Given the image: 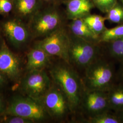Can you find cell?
Segmentation results:
<instances>
[{"label": "cell", "instance_id": "obj_17", "mask_svg": "<svg viewBox=\"0 0 123 123\" xmlns=\"http://www.w3.org/2000/svg\"><path fill=\"white\" fill-rule=\"evenodd\" d=\"M83 19L90 29L99 37L107 29L105 24L106 18L97 15H88Z\"/></svg>", "mask_w": 123, "mask_h": 123}, {"label": "cell", "instance_id": "obj_22", "mask_svg": "<svg viewBox=\"0 0 123 123\" xmlns=\"http://www.w3.org/2000/svg\"><path fill=\"white\" fill-rule=\"evenodd\" d=\"M93 3L103 12H108L116 5V0H92Z\"/></svg>", "mask_w": 123, "mask_h": 123}, {"label": "cell", "instance_id": "obj_24", "mask_svg": "<svg viewBox=\"0 0 123 123\" xmlns=\"http://www.w3.org/2000/svg\"><path fill=\"white\" fill-rule=\"evenodd\" d=\"M1 120V122L5 123H33L30 119L16 115H7Z\"/></svg>", "mask_w": 123, "mask_h": 123}, {"label": "cell", "instance_id": "obj_5", "mask_svg": "<svg viewBox=\"0 0 123 123\" xmlns=\"http://www.w3.org/2000/svg\"><path fill=\"white\" fill-rule=\"evenodd\" d=\"M5 114L30 119L33 122L43 121L49 116L39 102L28 96L15 95L7 105Z\"/></svg>", "mask_w": 123, "mask_h": 123}, {"label": "cell", "instance_id": "obj_4", "mask_svg": "<svg viewBox=\"0 0 123 123\" xmlns=\"http://www.w3.org/2000/svg\"><path fill=\"white\" fill-rule=\"evenodd\" d=\"M68 51L69 63L73 67L84 69L100 57L97 44L88 42L73 34L70 36Z\"/></svg>", "mask_w": 123, "mask_h": 123}, {"label": "cell", "instance_id": "obj_21", "mask_svg": "<svg viewBox=\"0 0 123 123\" xmlns=\"http://www.w3.org/2000/svg\"><path fill=\"white\" fill-rule=\"evenodd\" d=\"M106 19L114 23L123 22V8L120 6L115 5L107 12Z\"/></svg>", "mask_w": 123, "mask_h": 123}, {"label": "cell", "instance_id": "obj_8", "mask_svg": "<svg viewBox=\"0 0 123 123\" xmlns=\"http://www.w3.org/2000/svg\"><path fill=\"white\" fill-rule=\"evenodd\" d=\"M39 102L49 116L56 119H64L72 112L65 94L53 82L51 87Z\"/></svg>", "mask_w": 123, "mask_h": 123}, {"label": "cell", "instance_id": "obj_16", "mask_svg": "<svg viewBox=\"0 0 123 123\" xmlns=\"http://www.w3.org/2000/svg\"><path fill=\"white\" fill-rule=\"evenodd\" d=\"M107 93L110 110L115 113L123 110V83L114 84Z\"/></svg>", "mask_w": 123, "mask_h": 123}, {"label": "cell", "instance_id": "obj_13", "mask_svg": "<svg viewBox=\"0 0 123 123\" xmlns=\"http://www.w3.org/2000/svg\"><path fill=\"white\" fill-rule=\"evenodd\" d=\"M50 57L43 50L34 45L27 54V71L45 69L50 66Z\"/></svg>", "mask_w": 123, "mask_h": 123}, {"label": "cell", "instance_id": "obj_11", "mask_svg": "<svg viewBox=\"0 0 123 123\" xmlns=\"http://www.w3.org/2000/svg\"><path fill=\"white\" fill-rule=\"evenodd\" d=\"M81 104L89 116L110 111L105 91L84 89Z\"/></svg>", "mask_w": 123, "mask_h": 123}, {"label": "cell", "instance_id": "obj_7", "mask_svg": "<svg viewBox=\"0 0 123 123\" xmlns=\"http://www.w3.org/2000/svg\"><path fill=\"white\" fill-rule=\"evenodd\" d=\"M70 41V35L62 26L37 42L34 45L43 50L50 56L58 57L69 63Z\"/></svg>", "mask_w": 123, "mask_h": 123}, {"label": "cell", "instance_id": "obj_18", "mask_svg": "<svg viewBox=\"0 0 123 123\" xmlns=\"http://www.w3.org/2000/svg\"><path fill=\"white\" fill-rule=\"evenodd\" d=\"M107 53L114 61L119 62L123 59V37L107 43Z\"/></svg>", "mask_w": 123, "mask_h": 123}, {"label": "cell", "instance_id": "obj_25", "mask_svg": "<svg viewBox=\"0 0 123 123\" xmlns=\"http://www.w3.org/2000/svg\"><path fill=\"white\" fill-rule=\"evenodd\" d=\"M119 62L120 65L119 70L117 72V79L118 82L123 83V59Z\"/></svg>", "mask_w": 123, "mask_h": 123}, {"label": "cell", "instance_id": "obj_15", "mask_svg": "<svg viewBox=\"0 0 123 123\" xmlns=\"http://www.w3.org/2000/svg\"><path fill=\"white\" fill-rule=\"evenodd\" d=\"M69 27L73 35L95 44L99 43V37L90 29L83 18L73 20Z\"/></svg>", "mask_w": 123, "mask_h": 123}, {"label": "cell", "instance_id": "obj_3", "mask_svg": "<svg viewBox=\"0 0 123 123\" xmlns=\"http://www.w3.org/2000/svg\"><path fill=\"white\" fill-rule=\"evenodd\" d=\"M61 14L54 5L40 9L27 23L32 38H43L62 26Z\"/></svg>", "mask_w": 123, "mask_h": 123}, {"label": "cell", "instance_id": "obj_26", "mask_svg": "<svg viewBox=\"0 0 123 123\" xmlns=\"http://www.w3.org/2000/svg\"><path fill=\"white\" fill-rule=\"evenodd\" d=\"M7 105L6 103L3 96L0 93V115L5 114Z\"/></svg>", "mask_w": 123, "mask_h": 123}, {"label": "cell", "instance_id": "obj_31", "mask_svg": "<svg viewBox=\"0 0 123 123\" xmlns=\"http://www.w3.org/2000/svg\"><path fill=\"white\" fill-rule=\"evenodd\" d=\"M122 1H123V0H122Z\"/></svg>", "mask_w": 123, "mask_h": 123}, {"label": "cell", "instance_id": "obj_1", "mask_svg": "<svg viewBox=\"0 0 123 123\" xmlns=\"http://www.w3.org/2000/svg\"><path fill=\"white\" fill-rule=\"evenodd\" d=\"M49 74L53 82L65 94L72 111L76 110L80 105L84 88L82 80L74 68L62 60L50 68Z\"/></svg>", "mask_w": 123, "mask_h": 123}, {"label": "cell", "instance_id": "obj_10", "mask_svg": "<svg viewBox=\"0 0 123 123\" xmlns=\"http://www.w3.org/2000/svg\"><path fill=\"white\" fill-rule=\"evenodd\" d=\"M22 65L20 58L12 53L6 43L0 49V72L12 81H20Z\"/></svg>", "mask_w": 123, "mask_h": 123}, {"label": "cell", "instance_id": "obj_12", "mask_svg": "<svg viewBox=\"0 0 123 123\" xmlns=\"http://www.w3.org/2000/svg\"><path fill=\"white\" fill-rule=\"evenodd\" d=\"M14 16L28 22L41 8V0H13Z\"/></svg>", "mask_w": 123, "mask_h": 123}, {"label": "cell", "instance_id": "obj_6", "mask_svg": "<svg viewBox=\"0 0 123 123\" xmlns=\"http://www.w3.org/2000/svg\"><path fill=\"white\" fill-rule=\"evenodd\" d=\"M20 81V88L22 92L38 102L53 84L52 79L45 69L27 71Z\"/></svg>", "mask_w": 123, "mask_h": 123}, {"label": "cell", "instance_id": "obj_27", "mask_svg": "<svg viewBox=\"0 0 123 123\" xmlns=\"http://www.w3.org/2000/svg\"><path fill=\"white\" fill-rule=\"evenodd\" d=\"M8 79L0 72V91L3 89L7 84Z\"/></svg>", "mask_w": 123, "mask_h": 123}, {"label": "cell", "instance_id": "obj_9", "mask_svg": "<svg viewBox=\"0 0 123 123\" xmlns=\"http://www.w3.org/2000/svg\"><path fill=\"white\" fill-rule=\"evenodd\" d=\"M0 30L9 43L17 49L25 46L32 38L27 23L15 16L2 21Z\"/></svg>", "mask_w": 123, "mask_h": 123}, {"label": "cell", "instance_id": "obj_2", "mask_svg": "<svg viewBox=\"0 0 123 123\" xmlns=\"http://www.w3.org/2000/svg\"><path fill=\"white\" fill-rule=\"evenodd\" d=\"M82 80L84 89L107 92L117 79L114 62L100 57L87 67Z\"/></svg>", "mask_w": 123, "mask_h": 123}, {"label": "cell", "instance_id": "obj_20", "mask_svg": "<svg viewBox=\"0 0 123 123\" xmlns=\"http://www.w3.org/2000/svg\"><path fill=\"white\" fill-rule=\"evenodd\" d=\"M108 111L99 114L89 116L86 120L88 123H120L118 117L115 113Z\"/></svg>", "mask_w": 123, "mask_h": 123}, {"label": "cell", "instance_id": "obj_29", "mask_svg": "<svg viewBox=\"0 0 123 123\" xmlns=\"http://www.w3.org/2000/svg\"><path fill=\"white\" fill-rule=\"evenodd\" d=\"M118 117L120 123H123V110L115 113Z\"/></svg>", "mask_w": 123, "mask_h": 123}, {"label": "cell", "instance_id": "obj_14", "mask_svg": "<svg viewBox=\"0 0 123 123\" xmlns=\"http://www.w3.org/2000/svg\"><path fill=\"white\" fill-rule=\"evenodd\" d=\"M93 6L91 0H69L67 6L68 17L72 20L83 18L89 15Z\"/></svg>", "mask_w": 123, "mask_h": 123}, {"label": "cell", "instance_id": "obj_28", "mask_svg": "<svg viewBox=\"0 0 123 123\" xmlns=\"http://www.w3.org/2000/svg\"><path fill=\"white\" fill-rule=\"evenodd\" d=\"M43 3H46L51 5H54L58 3L61 0H41Z\"/></svg>", "mask_w": 123, "mask_h": 123}, {"label": "cell", "instance_id": "obj_30", "mask_svg": "<svg viewBox=\"0 0 123 123\" xmlns=\"http://www.w3.org/2000/svg\"><path fill=\"white\" fill-rule=\"evenodd\" d=\"M5 43H6L2 36V32L0 30V49L2 48V47L4 45Z\"/></svg>", "mask_w": 123, "mask_h": 123}, {"label": "cell", "instance_id": "obj_19", "mask_svg": "<svg viewBox=\"0 0 123 123\" xmlns=\"http://www.w3.org/2000/svg\"><path fill=\"white\" fill-rule=\"evenodd\" d=\"M123 37V24L110 29H106L99 38V43H109Z\"/></svg>", "mask_w": 123, "mask_h": 123}, {"label": "cell", "instance_id": "obj_23", "mask_svg": "<svg viewBox=\"0 0 123 123\" xmlns=\"http://www.w3.org/2000/svg\"><path fill=\"white\" fill-rule=\"evenodd\" d=\"M13 0H0V15L8 17L13 12Z\"/></svg>", "mask_w": 123, "mask_h": 123}]
</instances>
